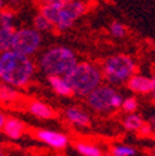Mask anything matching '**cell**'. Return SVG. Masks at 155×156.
Masks as SVG:
<instances>
[{
  "mask_svg": "<svg viewBox=\"0 0 155 156\" xmlns=\"http://www.w3.org/2000/svg\"><path fill=\"white\" fill-rule=\"evenodd\" d=\"M35 74V63L28 56L13 50L0 53V80L14 88L25 87Z\"/></svg>",
  "mask_w": 155,
  "mask_h": 156,
  "instance_id": "cell-1",
  "label": "cell"
},
{
  "mask_svg": "<svg viewBox=\"0 0 155 156\" xmlns=\"http://www.w3.org/2000/svg\"><path fill=\"white\" fill-rule=\"evenodd\" d=\"M87 6L81 0H71V2H57V3L42 4L41 14L49 20L53 28L59 31L68 29L77 18H80L85 13Z\"/></svg>",
  "mask_w": 155,
  "mask_h": 156,
  "instance_id": "cell-2",
  "label": "cell"
},
{
  "mask_svg": "<svg viewBox=\"0 0 155 156\" xmlns=\"http://www.w3.org/2000/svg\"><path fill=\"white\" fill-rule=\"evenodd\" d=\"M66 81L73 89V94L87 96L92 89L102 84V71L98 66L88 62L76 63L74 67L65 75Z\"/></svg>",
  "mask_w": 155,
  "mask_h": 156,
  "instance_id": "cell-3",
  "label": "cell"
},
{
  "mask_svg": "<svg viewBox=\"0 0 155 156\" xmlns=\"http://www.w3.org/2000/svg\"><path fill=\"white\" fill-rule=\"evenodd\" d=\"M77 63L76 53L68 48L57 46L48 49L38 60L39 68L46 75H61L65 77Z\"/></svg>",
  "mask_w": 155,
  "mask_h": 156,
  "instance_id": "cell-4",
  "label": "cell"
},
{
  "mask_svg": "<svg viewBox=\"0 0 155 156\" xmlns=\"http://www.w3.org/2000/svg\"><path fill=\"white\" fill-rule=\"evenodd\" d=\"M101 71L109 85H123L133 74H136V62L126 55L110 56L103 62Z\"/></svg>",
  "mask_w": 155,
  "mask_h": 156,
  "instance_id": "cell-5",
  "label": "cell"
},
{
  "mask_svg": "<svg viewBox=\"0 0 155 156\" xmlns=\"http://www.w3.org/2000/svg\"><path fill=\"white\" fill-rule=\"evenodd\" d=\"M41 43H42V36L35 28H18L14 29L13 32L10 50L31 57L38 52Z\"/></svg>",
  "mask_w": 155,
  "mask_h": 156,
  "instance_id": "cell-6",
  "label": "cell"
},
{
  "mask_svg": "<svg viewBox=\"0 0 155 156\" xmlns=\"http://www.w3.org/2000/svg\"><path fill=\"white\" fill-rule=\"evenodd\" d=\"M116 89L112 85H102L97 87L95 89L87 95V103L94 112L98 113H108L112 109V98L116 94Z\"/></svg>",
  "mask_w": 155,
  "mask_h": 156,
  "instance_id": "cell-7",
  "label": "cell"
},
{
  "mask_svg": "<svg viewBox=\"0 0 155 156\" xmlns=\"http://www.w3.org/2000/svg\"><path fill=\"white\" fill-rule=\"evenodd\" d=\"M126 84H127V87H129L130 91L136 92V94H141V95L154 94V89H155L154 78L146 77V75L133 74L131 77L127 80Z\"/></svg>",
  "mask_w": 155,
  "mask_h": 156,
  "instance_id": "cell-8",
  "label": "cell"
},
{
  "mask_svg": "<svg viewBox=\"0 0 155 156\" xmlns=\"http://www.w3.org/2000/svg\"><path fill=\"white\" fill-rule=\"evenodd\" d=\"M36 136L39 141L49 145L53 149H65L68 144V138L63 133L52 130H39L36 131Z\"/></svg>",
  "mask_w": 155,
  "mask_h": 156,
  "instance_id": "cell-9",
  "label": "cell"
},
{
  "mask_svg": "<svg viewBox=\"0 0 155 156\" xmlns=\"http://www.w3.org/2000/svg\"><path fill=\"white\" fill-rule=\"evenodd\" d=\"M66 119L71 124L78 126V127H87L91 123V119L87 114V112H84L81 107H77V106L68 107L67 110H66Z\"/></svg>",
  "mask_w": 155,
  "mask_h": 156,
  "instance_id": "cell-10",
  "label": "cell"
},
{
  "mask_svg": "<svg viewBox=\"0 0 155 156\" xmlns=\"http://www.w3.org/2000/svg\"><path fill=\"white\" fill-rule=\"evenodd\" d=\"M3 130H4V134H6L9 138H11V140H18L24 134L25 126H24V123L21 120H18V119L10 117V119H6V121H4Z\"/></svg>",
  "mask_w": 155,
  "mask_h": 156,
  "instance_id": "cell-11",
  "label": "cell"
},
{
  "mask_svg": "<svg viewBox=\"0 0 155 156\" xmlns=\"http://www.w3.org/2000/svg\"><path fill=\"white\" fill-rule=\"evenodd\" d=\"M48 80L52 89L57 95H61V96H71L73 95V89L68 85V82L66 81L65 77H61V75H48Z\"/></svg>",
  "mask_w": 155,
  "mask_h": 156,
  "instance_id": "cell-12",
  "label": "cell"
},
{
  "mask_svg": "<svg viewBox=\"0 0 155 156\" xmlns=\"http://www.w3.org/2000/svg\"><path fill=\"white\" fill-rule=\"evenodd\" d=\"M29 113L34 114L38 119H43V120H49V119H53L55 117V110L52 109L50 106H48L43 102L39 101H32L28 106Z\"/></svg>",
  "mask_w": 155,
  "mask_h": 156,
  "instance_id": "cell-13",
  "label": "cell"
},
{
  "mask_svg": "<svg viewBox=\"0 0 155 156\" xmlns=\"http://www.w3.org/2000/svg\"><path fill=\"white\" fill-rule=\"evenodd\" d=\"M14 27H2L0 25V53L10 49L11 38H13Z\"/></svg>",
  "mask_w": 155,
  "mask_h": 156,
  "instance_id": "cell-14",
  "label": "cell"
},
{
  "mask_svg": "<svg viewBox=\"0 0 155 156\" xmlns=\"http://www.w3.org/2000/svg\"><path fill=\"white\" fill-rule=\"evenodd\" d=\"M76 149L81 153L83 156H102V151L98 146L87 142H77L76 144Z\"/></svg>",
  "mask_w": 155,
  "mask_h": 156,
  "instance_id": "cell-15",
  "label": "cell"
},
{
  "mask_svg": "<svg viewBox=\"0 0 155 156\" xmlns=\"http://www.w3.org/2000/svg\"><path fill=\"white\" fill-rule=\"evenodd\" d=\"M144 124V120L138 114H134V113H129L123 121V126L126 127V130L129 131H138L141 128V126Z\"/></svg>",
  "mask_w": 155,
  "mask_h": 156,
  "instance_id": "cell-16",
  "label": "cell"
},
{
  "mask_svg": "<svg viewBox=\"0 0 155 156\" xmlns=\"http://www.w3.org/2000/svg\"><path fill=\"white\" fill-rule=\"evenodd\" d=\"M34 28L38 31V32H48L53 29V25L49 21L46 17H43L42 14H38V16L34 18Z\"/></svg>",
  "mask_w": 155,
  "mask_h": 156,
  "instance_id": "cell-17",
  "label": "cell"
},
{
  "mask_svg": "<svg viewBox=\"0 0 155 156\" xmlns=\"http://www.w3.org/2000/svg\"><path fill=\"white\" fill-rule=\"evenodd\" d=\"M17 96H18V92L14 89V87L7 84L0 85V101L11 102L14 99H17Z\"/></svg>",
  "mask_w": 155,
  "mask_h": 156,
  "instance_id": "cell-18",
  "label": "cell"
},
{
  "mask_svg": "<svg viewBox=\"0 0 155 156\" xmlns=\"http://www.w3.org/2000/svg\"><path fill=\"white\" fill-rule=\"evenodd\" d=\"M110 153L113 156H136L137 151L127 145H116L112 148V152Z\"/></svg>",
  "mask_w": 155,
  "mask_h": 156,
  "instance_id": "cell-19",
  "label": "cell"
},
{
  "mask_svg": "<svg viewBox=\"0 0 155 156\" xmlns=\"http://www.w3.org/2000/svg\"><path fill=\"white\" fill-rule=\"evenodd\" d=\"M110 34L115 38H124L127 34V28L119 21H113L112 25H110Z\"/></svg>",
  "mask_w": 155,
  "mask_h": 156,
  "instance_id": "cell-20",
  "label": "cell"
},
{
  "mask_svg": "<svg viewBox=\"0 0 155 156\" xmlns=\"http://www.w3.org/2000/svg\"><path fill=\"white\" fill-rule=\"evenodd\" d=\"M14 13L11 10H3L0 13V25L2 27H14Z\"/></svg>",
  "mask_w": 155,
  "mask_h": 156,
  "instance_id": "cell-21",
  "label": "cell"
},
{
  "mask_svg": "<svg viewBox=\"0 0 155 156\" xmlns=\"http://www.w3.org/2000/svg\"><path fill=\"white\" fill-rule=\"evenodd\" d=\"M120 107H122L126 113H134V112L137 110V107H138V103H137L136 98H126V99H123Z\"/></svg>",
  "mask_w": 155,
  "mask_h": 156,
  "instance_id": "cell-22",
  "label": "cell"
},
{
  "mask_svg": "<svg viewBox=\"0 0 155 156\" xmlns=\"http://www.w3.org/2000/svg\"><path fill=\"white\" fill-rule=\"evenodd\" d=\"M4 121H6V117L3 114L0 113V130H3V126H4Z\"/></svg>",
  "mask_w": 155,
  "mask_h": 156,
  "instance_id": "cell-23",
  "label": "cell"
},
{
  "mask_svg": "<svg viewBox=\"0 0 155 156\" xmlns=\"http://www.w3.org/2000/svg\"><path fill=\"white\" fill-rule=\"evenodd\" d=\"M9 2H10V4H11V6H17V4H20L23 0H9Z\"/></svg>",
  "mask_w": 155,
  "mask_h": 156,
  "instance_id": "cell-24",
  "label": "cell"
},
{
  "mask_svg": "<svg viewBox=\"0 0 155 156\" xmlns=\"http://www.w3.org/2000/svg\"><path fill=\"white\" fill-rule=\"evenodd\" d=\"M38 3H41V4H46V3H49V0H36Z\"/></svg>",
  "mask_w": 155,
  "mask_h": 156,
  "instance_id": "cell-25",
  "label": "cell"
},
{
  "mask_svg": "<svg viewBox=\"0 0 155 156\" xmlns=\"http://www.w3.org/2000/svg\"><path fill=\"white\" fill-rule=\"evenodd\" d=\"M3 6H4V2H3V0H0V10L3 9Z\"/></svg>",
  "mask_w": 155,
  "mask_h": 156,
  "instance_id": "cell-26",
  "label": "cell"
},
{
  "mask_svg": "<svg viewBox=\"0 0 155 156\" xmlns=\"http://www.w3.org/2000/svg\"><path fill=\"white\" fill-rule=\"evenodd\" d=\"M102 156H113L112 153H106V155H102Z\"/></svg>",
  "mask_w": 155,
  "mask_h": 156,
  "instance_id": "cell-27",
  "label": "cell"
},
{
  "mask_svg": "<svg viewBox=\"0 0 155 156\" xmlns=\"http://www.w3.org/2000/svg\"><path fill=\"white\" fill-rule=\"evenodd\" d=\"M63 2H71V0H63Z\"/></svg>",
  "mask_w": 155,
  "mask_h": 156,
  "instance_id": "cell-28",
  "label": "cell"
},
{
  "mask_svg": "<svg viewBox=\"0 0 155 156\" xmlns=\"http://www.w3.org/2000/svg\"><path fill=\"white\" fill-rule=\"evenodd\" d=\"M0 156H4V155H2V153H0Z\"/></svg>",
  "mask_w": 155,
  "mask_h": 156,
  "instance_id": "cell-29",
  "label": "cell"
},
{
  "mask_svg": "<svg viewBox=\"0 0 155 156\" xmlns=\"http://www.w3.org/2000/svg\"><path fill=\"white\" fill-rule=\"evenodd\" d=\"M56 156H61V155H56Z\"/></svg>",
  "mask_w": 155,
  "mask_h": 156,
  "instance_id": "cell-30",
  "label": "cell"
},
{
  "mask_svg": "<svg viewBox=\"0 0 155 156\" xmlns=\"http://www.w3.org/2000/svg\"><path fill=\"white\" fill-rule=\"evenodd\" d=\"M0 153H2V151H0Z\"/></svg>",
  "mask_w": 155,
  "mask_h": 156,
  "instance_id": "cell-31",
  "label": "cell"
}]
</instances>
